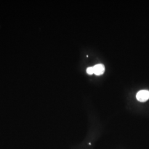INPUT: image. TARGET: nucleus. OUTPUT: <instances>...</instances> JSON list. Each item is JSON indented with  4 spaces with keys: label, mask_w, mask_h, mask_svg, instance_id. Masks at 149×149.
<instances>
[{
    "label": "nucleus",
    "mask_w": 149,
    "mask_h": 149,
    "mask_svg": "<svg viewBox=\"0 0 149 149\" xmlns=\"http://www.w3.org/2000/svg\"><path fill=\"white\" fill-rule=\"evenodd\" d=\"M136 99L138 101L141 102H145L149 100V91L144 90L139 91L136 94Z\"/></svg>",
    "instance_id": "1"
},
{
    "label": "nucleus",
    "mask_w": 149,
    "mask_h": 149,
    "mask_svg": "<svg viewBox=\"0 0 149 149\" xmlns=\"http://www.w3.org/2000/svg\"><path fill=\"white\" fill-rule=\"evenodd\" d=\"M94 68V74L96 75H101L102 74L105 70V68L103 65L102 64H97L95 66H93Z\"/></svg>",
    "instance_id": "2"
},
{
    "label": "nucleus",
    "mask_w": 149,
    "mask_h": 149,
    "mask_svg": "<svg viewBox=\"0 0 149 149\" xmlns=\"http://www.w3.org/2000/svg\"><path fill=\"white\" fill-rule=\"evenodd\" d=\"M86 72L88 74H94V68L93 67H89L87 69Z\"/></svg>",
    "instance_id": "3"
}]
</instances>
